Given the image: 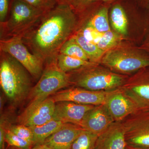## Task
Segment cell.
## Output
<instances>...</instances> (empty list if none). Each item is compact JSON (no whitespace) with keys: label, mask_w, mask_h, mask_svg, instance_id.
Segmentation results:
<instances>
[{"label":"cell","mask_w":149,"mask_h":149,"mask_svg":"<svg viewBox=\"0 0 149 149\" xmlns=\"http://www.w3.org/2000/svg\"><path fill=\"white\" fill-rule=\"evenodd\" d=\"M104 104L115 122H121L139 109L120 88L108 91Z\"/></svg>","instance_id":"cell-12"},{"label":"cell","mask_w":149,"mask_h":149,"mask_svg":"<svg viewBox=\"0 0 149 149\" xmlns=\"http://www.w3.org/2000/svg\"><path fill=\"white\" fill-rule=\"evenodd\" d=\"M71 85L95 91L118 89L127 80L122 74L100 67L97 64L83 67L68 72Z\"/></svg>","instance_id":"cell-3"},{"label":"cell","mask_w":149,"mask_h":149,"mask_svg":"<svg viewBox=\"0 0 149 149\" xmlns=\"http://www.w3.org/2000/svg\"><path fill=\"white\" fill-rule=\"evenodd\" d=\"M58 54L89 61L88 56L85 52L72 37L63 45Z\"/></svg>","instance_id":"cell-21"},{"label":"cell","mask_w":149,"mask_h":149,"mask_svg":"<svg viewBox=\"0 0 149 149\" xmlns=\"http://www.w3.org/2000/svg\"><path fill=\"white\" fill-rule=\"evenodd\" d=\"M0 51L13 57L27 70L34 80L40 79L44 70L45 63L31 52L21 37L1 39Z\"/></svg>","instance_id":"cell-6"},{"label":"cell","mask_w":149,"mask_h":149,"mask_svg":"<svg viewBox=\"0 0 149 149\" xmlns=\"http://www.w3.org/2000/svg\"><path fill=\"white\" fill-rule=\"evenodd\" d=\"M32 77L13 57L1 52L0 85L12 107H19L27 100L33 87Z\"/></svg>","instance_id":"cell-2"},{"label":"cell","mask_w":149,"mask_h":149,"mask_svg":"<svg viewBox=\"0 0 149 149\" xmlns=\"http://www.w3.org/2000/svg\"><path fill=\"white\" fill-rule=\"evenodd\" d=\"M56 1L57 4L68 5L72 8L77 0H56Z\"/></svg>","instance_id":"cell-32"},{"label":"cell","mask_w":149,"mask_h":149,"mask_svg":"<svg viewBox=\"0 0 149 149\" xmlns=\"http://www.w3.org/2000/svg\"><path fill=\"white\" fill-rule=\"evenodd\" d=\"M32 7L46 13L57 4L56 0H22Z\"/></svg>","instance_id":"cell-26"},{"label":"cell","mask_w":149,"mask_h":149,"mask_svg":"<svg viewBox=\"0 0 149 149\" xmlns=\"http://www.w3.org/2000/svg\"><path fill=\"white\" fill-rule=\"evenodd\" d=\"M7 149H22L18 148H15V147L11 146H8ZM53 149L50 147L44 145V144H40V145H37L35 146L32 147L30 149Z\"/></svg>","instance_id":"cell-31"},{"label":"cell","mask_w":149,"mask_h":149,"mask_svg":"<svg viewBox=\"0 0 149 149\" xmlns=\"http://www.w3.org/2000/svg\"><path fill=\"white\" fill-rule=\"evenodd\" d=\"M83 130L80 125L64 123L42 144L53 149H70L73 142Z\"/></svg>","instance_id":"cell-15"},{"label":"cell","mask_w":149,"mask_h":149,"mask_svg":"<svg viewBox=\"0 0 149 149\" xmlns=\"http://www.w3.org/2000/svg\"><path fill=\"white\" fill-rule=\"evenodd\" d=\"M98 136L84 130L73 142L70 149H95Z\"/></svg>","instance_id":"cell-22"},{"label":"cell","mask_w":149,"mask_h":149,"mask_svg":"<svg viewBox=\"0 0 149 149\" xmlns=\"http://www.w3.org/2000/svg\"><path fill=\"white\" fill-rule=\"evenodd\" d=\"M10 0H0V24L6 21L10 9Z\"/></svg>","instance_id":"cell-28"},{"label":"cell","mask_w":149,"mask_h":149,"mask_svg":"<svg viewBox=\"0 0 149 149\" xmlns=\"http://www.w3.org/2000/svg\"><path fill=\"white\" fill-rule=\"evenodd\" d=\"M125 149H143L139 148H135V147H133L132 146H128L127 145L126 147H125Z\"/></svg>","instance_id":"cell-34"},{"label":"cell","mask_w":149,"mask_h":149,"mask_svg":"<svg viewBox=\"0 0 149 149\" xmlns=\"http://www.w3.org/2000/svg\"><path fill=\"white\" fill-rule=\"evenodd\" d=\"M119 88L139 109L149 107V72L142 71L137 76L126 80Z\"/></svg>","instance_id":"cell-11"},{"label":"cell","mask_w":149,"mask_h":149,"mask_svg":"<svg viewBox=\"0 0 149 149\" xmlns=\"http://www.w3.org/2000/svg\"><path fill=\"white\" fill-rule=\"evenodd\" d=\"M120 122L127 145L149 149V107L138 109Z\"/></svg>","instance_id":"cell-8"},{"label":"cell","mask_w":149,"mask_h":149,"mask_svg":"<svg viewBox=\"0 0 149 149\" xmlns=\"http://www.w3.org/2000/svg\"><path fill=\"white\" fill-rule=\"evenodd\" d=\"M76 31L80 32L88 41L95 45L100 39L103 34L86 25H84L80 30Z\"/></svg>","instance_id":"cell-27"},{"label":"cell","mask_w":149,"mask_h":149,"mask_svg":"<svg viewBox=\"0 0 149 149\" xmlns=\"http://www.w3.org/2000/svg\"><path fill=\"white\" fill-rule=\"evenodd\" d=\"M115 122L105 104L95 106L87 112L81 127L91 133L100 135Z\"/></svg>","instance_id":"cell-13"},{"label":"cell","mask_w":149,"mask_h":149,"mask_svg":"<svg viewBox=\"0 0 149 149\" xmlns=\"http://www.w3.org/2000/svg\"><path fill=\"white\" fill-rule=\"evenodd\" d=\"M121 40L120 35L111 30L103 33L96 45L100 49L106 52L118 45Z\"/></svg>","instance_id":"cell-23"},{"label":"cell","mask_w":149,"mask_h":149,"mask_svg":"<svg viewBox=\"0 0 149 149\" xmlns=\"http://www.w3.org/2000/svg\"><path fill=\"white\" fill-rule=\"evenodd\" d=\"M95 106L70 101L57 102H56L53 119L80 126L86 113Z\"/></svg>","instance_id":"cell-14"},{"label":"cell","mask_w":149,"mask_h":149,"mask_svg":"<svg viewBox=\"0 0 149 149\" xmlns=\"http://www.w3.org/2000/svg\"><path fill=\"white\" fill-rule=\"evenodd\" d=\"M45 13L22 0H13L9 15L4 22L0 24L1 39L22 38L35 27Z\"/></svg>","instance_id":"cell-4"},{"label":"cell","mask_w":149,"mask_h":149,"mask_svg":"<svg viewBox=\"0 0 149 149\" xmlns=\"http://www.w3.org/2000/svg\"><path fill=\"white\" fill-rule=\"evenodd\" d=\"M55 104L51 97L39 102L29 104L17 118V122L28 127L45 124L53 118Z\"/></svg>","instance_id":"cell-9"},{"label":"cell","mask_w":149,"mask_h":149,"mask_svg":"<svg viewBox=\"0 0 149 149\" xmlns=\"http://www.w3.org/2000/svg\"><path fill=\"white\" fill-rule=\"evenodd\" d=\"M71 85L68 73L59 68L56 58L52 59L45 63L42 74L29 93L28 104L42 101Z\"/></svg>","instance_id":"cell-5"},{"label":"cell","mask_w":149,"mask_h":149,"mask_svg":"<svg viewBox=\"0 0 149 149\" xmlns=\"http://www.w3.org/2000/svg\"><path fill=\"white\" fill-rule=\"evenodd\" d=\"M88 56L89 61L94 63H97L101 59L104 54V51L95 44L88 41L78 31H75L72 36Z\"/></svg>","instance_id":"cell-19"},{"label":"cell","mask_w":149,"mask_h":149,"mask_svg":"<svg viewBox=\"0 0 149 149\" xmlns=\"http://www.w3.org/2000/svg\"><path fill=\"white\" fill-rule=\"evenodd\" d=\"M56 59L59 68L66 73L74 71L83 67L97 64L61 54H58L57 55Z\"/></svg>","instance_id":"cell-20"},{"label":"cell","mask_w":149,"mask_h":149,"mask_svg":"<svg viewBox=\"0 0 149 149\" xmlns=\"http://www.w3.org/2000/svg\"><path fill=\"white\" fill-rule=\"evenodd\" d=\"M116 1V0H77L76 2L72 7V8L74 10H76L93 3L97 2L109 3L112 2Z\"/></svg>","instance_id":"cell-29"},{"label":"cell","mask_w":149,"mask_h":149,"mask_svg":"<svg viewBox=\"0 0 149 149\" xmlns=\"http://www.w3.org/2000/svg\"><path fill=\"white\" fill-rule=\"evenodd\" d=\"M6 129L24 140L31 142L33 144V134L30 127L22 124L17 125L11 124Z\"/></svg>","instance_id":"cell-25"},{"label":"cell","mask_w":149,"mask_h":149,"mask_svg":"<svg viewBox=\"0 0 149 149\" xmlns=\"http://www.w3.org/2000/svg\"><path fill=\"white\" fill-rule=\"evenodd\" d=\"M64 123L53 119L42 125L29 127L33 134V147L42 143L47 138L58 130Z\"/></svg>","instance_id":"cell-18"},{"label":"cell","mask_w":149,"mask_h":149,"mask_svg":"<svg viewBox=\"0 0 149 149\" xmlns=\"http://www.w3.org/2000/svg\"><path fill=\"white\" fill-rule=\"evenodd\" d=\"M139 1L143 3L144 5L149 9V0H139Z\"/></svg>","instance_id":"cell-33"},{"label":"cell","mask_w":149,"mask_h":149,"mask_svg":"<svg viewBox=\"0 0 149 149\" xmlns=\"http://www.w3.org/2000/svg\"><path fill=\"white\" fill-rule=\"evenodd\" d=\"M101 63L113 72L128 74L149 67V58L129 50L116 49L108 51Z\"/></svg>","instance_id":"cell-7"},{"label":"cell","mask_w":149,"mask_h":149,"mask_svg":"<svg viewBox=\"0 0 149 149\" xmlns=\"http://www.w3.org/2000/svg\"><path fill=\"white\" fill-rule=\"evenodd\" d=\"M5 140L8 146H11L22 149H28L33 147L31 142L22 139L19 136L6 129Z\"/></svg>","instance_id":"cell-24"},{"label":"cell","mask_w":149,"mask_h":149,"mask_svg":"<svg viewBox=\"0 0 149 149\" xmlns=\"http://www.w3.org/2000/svg\"><path fill=\"white\" fill-rule=\"evenodd\" d=\"M112 26L116 32L120 35L128 33V17L126 9L120 3L112 6L109 13Z\"/></svg>","instance_id":"cell-17"},{"label":"cell","mask_w":149,"mask_h":149,"mask_svg":"<svg viewBox=\"0 0 149 149\" xmlns=\"http://www.w3.org/2000/svg\"><path fill=\"white\" fill-rule=\"evenodd\" d=\"M77 24V15L72 7L57 4L43 15L22 40L45 64L56 58L63 45L76 31Z\"/></svg>","instance_id":"cell-1"},{"label":"cell","mask_w":149,"mask_h":149,"mask_svg":"<svg viewBox=\"0 0 149 149\" xmlns=\"http://www.w3.org/2000/svg\"><path fill=\"white\" fill-rule=\"evenodd\" d=\"M108 91H95L74 87L57 92L50 96L55 102L70 101L97 106L105 102Z\"/></svg>","instance_id":"cell-10"},{"label":"cell","mask_w":149,"mask_h":149,"mask_svg":"<svg viewBox=\"0 0 149 149\" xmlns=\"http://www.w3.org/2000/svg\"><path fill=\"white\" fill-rule=\"evenodd\" d=\"M6 125L3 121H0V149H7L5 147Z\"/></svg>","instance_id":"cell-30"},{"label":"cell","mask_w":149,"mask_h":149,"mask_svg":"<svg viewBox=\"0 0 149 149\" xmlns=\"http://www.w3.org/2000/svg\"><path fill=\"white\" fill-rule=\"evenodd\" d=\"M125 131L120 122H114L99 135L95 149H125Z\"/></svg>","instance_id":"cell-16"}]
</instances>
